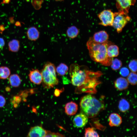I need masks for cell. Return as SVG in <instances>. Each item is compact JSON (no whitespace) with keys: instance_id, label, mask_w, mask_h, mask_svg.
<instances>
[{"instance_id":"8fae6325","label":"cell","mask_w":137,"mask_h":137,"mask_svg":"<svg viewBox=\"0 0 137 137\" xmlns=\"http://www.w3.org/2000/svg\"><path fill=\"white\" fill-rule=\"evenodd\" d=\"M92 38L95 42L102 43L108 41L109 35L106 31L101 30L95 33Z\"/></svg>"},{"instance_id":"8992f818","label":"cell","mask_w":137,"mask_h":137,"mask_svg":"<svg viewBox=\"0 0 137 137\" xmlns=\"http://www.w3.org/2000/svg\"><path fill=\"white\" fill-rule=\"evenodd\" d=\"M115 16V12L110 9L104 10L98 15L100 22L99 24L105 26H112Z\"/></svg>"},{"instance_id":"9c48e42d","label":"cell","mask_w":137,"mask_h":137,"mask_svg":"<svg viewBox=\"0 0 137 137\" xmlns=\"http://www.w3.org/2000/svg\"><path fill=\"white\" fill-rule=\"evenodd\" d=\"M47 133V130L40 126H36L31 127L29 130L27 135L28 137H45Z\"/></svg>"},{"instance_id":"ac0fdd59","label":"cell","mask_w":137,"mask_h":137,"mask_svg":"<svg viewBox=\"0 0 137 137\" xmlns=\"http://www.w3.org/2000/svg\"><path fill=\"white\" fill-rule=\"evenodd\" d=\"M79 32V30L76 27L72 26L68 28L66 30V34L68 38L73 39L77 37Z\"/></svg>"},{"instance_id":"9a60e30c","label":"cell","mask_w":137,"mask_h":137,"mask_svg":"<svg viewBox=\"0 0 137 137\" xmlns=\"http://www.w3.org/2000/svg\"><path fill=\"white\" fill-rule=\"evenodd\" d=\"M28 39L32 41H36L39 38L40 32L35 27L32 26L29 28L27 32Z\"/></svg>"},{"instance_id":"cb8c5ba5","label":"cell","mask_w":137,"mask_h":137,"mask_svg":"<svg viewBox=\"0 0 137 137\" xmlns=\"http://www.w3.org/2000/svg\"><path fill=\"white\" fill-rule=\"evenodd\" d=\"M127 80L128 83L133 85L136 84L137 81V75L135 73L131 72L127 76Z\"/></svg>"},{"instance_id":"5b68a950","label":"cell","mask_w":137,"mask_h":137,"mask_svg":"<svg viewBox=\"0 0 137 137\" xmlns=\"http://www.w3.org/2000/svg\"><path fill=\"white\" fill-rule=\"evenodd\" d=\"M131 18L128 15L119 12H115V16L112 25L118 33L121 32L123 29L130 20Z\"/></svg>"},{"instance_id":"e0dca14e","label":"cell","mask_w":137,"mask_h":137,"mask_svg":"<svg viewBox=\"0 0 137 137\" xmlns=\"http://www.w3.org/2000/svg\"><path fill=\"white\" fill-rule=\"evenodd\" d=\"M9 81L10 85L14 87H17L20 85L21 81L19 76L16 74L11 75L9 78Z\"/></svg>"},{"instance_id":"d6986e66","label":"cell","mask_w":137,"mask_h":137,"mask_svg":"<svg viewBox=\"0 0 137 137\" xmlns=\"http://www.w3.org/2000/svg\"><path fill=\"white\" fill-rule=\"evenodd\" d=\"M8 46L9 51L12 52H17L20 48L19 41L16 39H13L9 42Z\"/></svg>"},{"instance_id":"7c38bea8","label":"cell","mask_w":137,"mask_h":137,"mask_svg":"<svg viewBox=\"0 0 137 137\" xmlns=\"http://www.w3.org/2000/svg\"><path fill=\"white\" fill-rule=\"evenodd\" d=\"M109 125L111 127H116L119 126L122 122V118L118 114L111 113L109 118Z\"/></svg>"},{"instance_id":"484cf974","label":"cell","mask_w":137,"mask_h":137,"mask_svg":"<svg viewBox=\"0 0 137 137\" xmlns=\"http://www.w3.org/2000/svg\"><path fill=\"white\" fill-rule=\"evenodd\" d=\"M137 62L136 59L131 60L129 64V67L132 72L136 73L137 71Z\"/></svg>"},{"instance_id":"30bf717a","label":"cell","mask_w":137,"mask_h":137,"mask_svg":"<svg viewBox=\"0 0 137 137\" xmlns=\"http://www.w3.org/2000/svg\"><path fill=\"white\" fill-rule=\"evenodd\" d=\"M31 82L37 85L40 84L42 81V77L41 72L38 69H33L30 71L28 74Z\"/></svg>"},{"instance_id":"4316f807","label":"cell","mask_w":137,"mask_h":137,"mask_svg":"<svg viewBox=\"0 0 137 137\" xmlns=\"http://www.w3.org/2000/svg\"><path fill=\"white\" fill-rule=\"evenodd\" d=\"M64 136L59 133H55L50 131H47V133L45 137H64Z\"/></svg>"},{"instance_id":"6da1fadb","label":"cell","mask_w":137,"mask_h":137,"mask_svg":"<svg viewBox=\"0 0 137 137\" xmlns=\"http://www.w3.org/2000/svg\"><path fill=\"white\" fill-rule=\"evenodd\" d=\"M87 69L76 63L71 64L69 69L71 82L80 92L95 93L96 87L101 83L98 78L103 74L100 71L94 72Z\"/></svg>"},{"instance_id":"1f68e13d","label":"cell","mask_w":137,"mask_h":137,"mask_svg":"<svg viewBox=\"0 0 137 137\" xmlns=\"http://www.w3.org/2000/svg\"><path fill=\"white\" fill-rule=\"evenodd\" d=\"M56 1H59V2H61L62 1L64 0H54Z\"/></svg>"},{"instance_id":"7402d4cb","label":"cell","mask_w":137,"mask_h":137,"mask_svg":"<svg viewBox=\"0 0 137 137\" xmlns=\"http://www.w3.org/2000/svg\"><path fill=\"white\" fill-rule=\"evenodd\" d=\"M10 74V70L8 67L4 66L0 67V79H6L9 77Z\"/></svg>"},{"instance_id":"5bb4252c","label":"cell","mask_w":137,"mask_h":137,"mask_svg":"<svg viewBox=\"0 0 137 137\" xmlns=\"http://www.w3.org/2000/svg\"><path fill=\"white\" fill-rule=\"evenodd\" d=\"M66 113L68 115H73L76 114L78 109V106L75 102L71 101L67 103L64 107Z\"/></svg>"},{"instance_id":"52a82bcc","label":"cell","mask_w":137,"mask_h":137,"mask_svg":"<svg viewBox=\"0 0 137 137\" xmlns=\"http://www.w3.org/2000/svg\"><path fill=\"white\" fill-rule=\"evenodd\" d=\"M116 6L118 12L128 14L131 6L134 5L136 0H115Z\"/></svg>"},{"instance_id":"277c9868","label":"cell","mask_w":137,"mask_h":137,"mask_svg":"<svg viewBox=\"0 0 137 137\" xmlns=\"http://www.w3.org/2000/svg\"><path fill=\"white\" fill-rule=\"evenodd\" d=\"M42 84L44 87L48 89L57 85L59 80L57 77L56 68L54 64L47 62L44 65L41 72Z\"/></svg>"},{"instance_id":"f1b7e54d","label":"cell","mask_w":137,"mask_h":137,"mask_svg":"<svg viewBox=\"0 0 137 137\" xmlns=\"http://www.w3.org/2000/svg\"><path fill=\"white\" fill-rule=\"evenodd\" d=\"M6 103V100L5 98L2 95H0V108L4 107Z\"/></svg>"},{"instance_id":"3957f363","label":"cell","mask_w":137,"mask_h":137,"mask_svg":"<svg viewBox=\"0 0 137 137\" xmlns=\"http://www.w3.org/2000/svg\"><path fill=\"white\" fill-rule=\"evenodd\" d=\"M80 106L84 113L89 118L95 117L104 108L102 102L91 94L82 97Z\"/></svg>"},{"instance_id":"7a4b0ae2","label":"cell","mask_w":137,"mask_h":137,"mask_svg":"<svg viewBox=\"0 0 137 137\" xmlns=\"http://www.w3.org/2000/svg\"><path fill=\"white\" fill-rule=\"evenodd\" d=\"M112 44L108 41L102 43H97L93 40L92 37L90 38L86 45L92 60L103 65L108 66L110 65L113 58L108 56L107 49L109 46Z\"/></svg>"},{"instance_id":"44dd1931","label":"cell","mask_w":137,"mask_h":137,"mask_svg":"<svg viewBox=\"0 0 137 137\" xmlns=\"http://www.w3.org/2000/svg\"><path fill=\"white\" fill-rule=\"evenodd\" d=\"M68 70L67 65L63 63H60L56 68V73L60 76L65 75L67 73Z\"/></svg>"},{"instance_id":"4fadbf2b","label":"cell","mask_w":137,"mask_h":137,"mask_svg":"<svg viewBox=\"0 0 137 137\" xmlns=\"http://www.w3.org/2000/svg\"><path fill=\"white\" fill-rule=\"evenodd\" d=\"M115 88L119 91H122L127 89L129 85L127 79L123 77H119L117 78L114 82Z\"/></svg>"},{"instance_id":"603a6c76","label":"cell","mask_w":137,"mask_h":137,"mask_svg":"<svg viewBox=\"0 0 137 137\" xmlns=\"http://www.w3.org/2000/svg\"><path fill=\"white\" fill-rule=\"evenodd\" d=\"M84 137H98L99 135L93 128L89 127L85 129Z\"/></svg>"},{"instance_id":"ba28073f","label":"cell","mask_w":137,"mask_h":137,"mask_svg":"<svg viewBox=\"0 0 137 137\" xmlns=\"http://www.w3.org/2000/svg\"><path fill=\"white\" fill-rule=\"evenodd\" d=\"M88 117L84 113H81L76 115L73 120L75 127L81 128L84 126L88 122Z\"/></svg>"},{"instance_id":"ffe728a7","label":"cell","mask_w":137,"mask_h":137,"mask_svg":"<svg viewBox=\"0 0 137 137\" xmlns=\"http://www.w3.org/2000/svg\"><path fill=\"white\" fill-rule=\"evenodd\" d=\"M130 107L128 102L124 98L122 99L119 101L118 107L119 111L122 112H125L128 111Z\"/></svg>"},{"instance_id":"2e32d148","label":"cell","mask_w":137,"mask_h":137,"mask_svg":"<svg viewBox=\"0 0 137 137\" xmlns=\"http://www.w3.org/2000/svg\"><path fill=\"white\" fill-rule=\"evenodd\" d=\"M119 53L118 47L114 44L109 45L107 48V55L109 58H113L117 56L119 54Z\"/></svg>"},{"instance_id":"f546056e","label":"cell","mask_w":137,"mask_h":137,"mask_svg":"<svg viewBox=\"0 0 137 137\" xmlns=\"http://www.w3.org/2000/svg\"><path fill=\"white\" fill-rule=\"evenodd\" d=\"M5 44V42L4 39L0 37V51L3 47Z\"/></svg>"},{"instance_id":"83f0119b","label":"cell","mask_w":137,"mask_h":137,"mask_svg":"<svg viewBox=\"0 0 137 137\" xmlns=\"http://www.w3.org/2000/svg\"><path fill=\"white\" fill-rule=\"evenodd\" d=\"M119 73L122 76L126 77H127L129 74V71L127 67H123L120 69Z\"/></svg>"},{"instance_id":"d4e9b609","label":"cell","mask_w":137,"mask_h":137,"mask_svg":"<svg viewBox=\"0 0 137 137\" xmlns=\"http://www.w3.org/2000/svg\"><path fill=\"white\" fill-rule=\"evenodd\" d=\"M111 67L113 70H117L119 69L122 65L121 61L118 59H113L111 64Z\"/></svg>"},{"instance_id":"4dcf8cb0","label":"cell","mask_w":137,"mask_h":137,"mask_svg":"<svg viewBox=\"0 0 137 137\" xmlns=\"http://www.w3.org/2000/svg\"><path fill=\"white\" fill-rule=\"evenodd\" d=\"M10 0H2V2L1 3V4H8L9 3Z\"/></svg>"}]
</instances>
